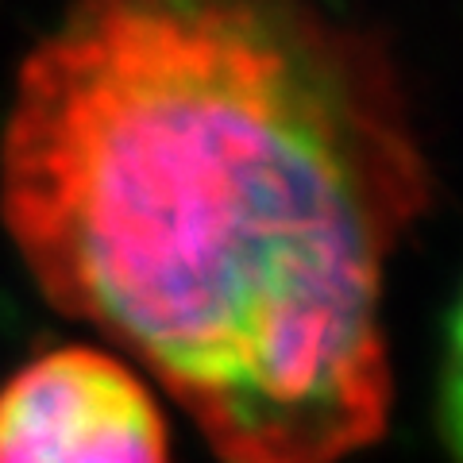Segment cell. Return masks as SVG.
I'll list each match as a JSON object with an SVG mask.
<instances>
[{"label":"cell","instance_id":"6da1fadb","mask_svg":"<svg viewBox=\"0 0 463 463\" xmlns=\"http://www.w3.org/2000/svg\"><path fill=\"white\" fill-rule=\"evenodd\" d=\"M429 197L386 43L301 5L74 8L0 136L39 289L221 463H344L386 432V270Z\"/></svg>","mask_w":463,"mask_h":463},{"label":"cell","instance_id":"7a4b0ae2","mask_svg":"<svg viewBox=\"0 0 463 463\" xmlns=\"http://www.w3.org/2000/svg\"><path fill=\"white\" fill-rule=\"evenodd\" d=\"M0 463H170L147 383L97 347H58L0 386Z\"/></svg>","mask_w":463,"mask_h":463}]
</instances>
